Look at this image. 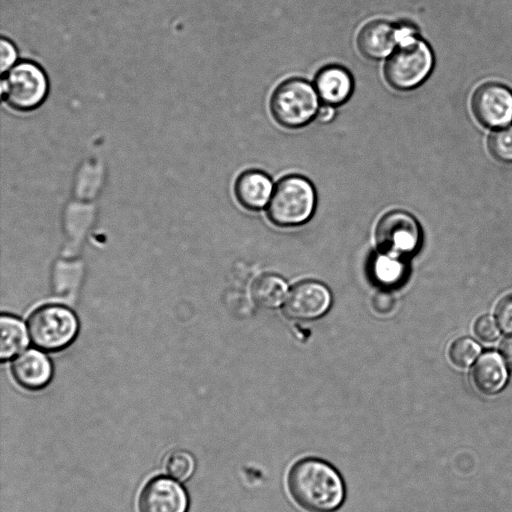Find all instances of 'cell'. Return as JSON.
Listing matches in <instances>:
<instances>
[{"mask_svg": "<svg viewBox=\"0 0 512 512\" xmlns=\"http://www.w3.org/2000/svg\"><path fill=\"white\" fill-rule=\"evenodd\" d=\"M287 489L295 504L306 512H337L346 500L341 473L318 457H304L291 466Z\"/></svg>", "mask_w": 512, "mask_h": 512, "instance_id": "6da1fadb", "label": "cell"}, {"mask_svg": "<svg viewBox=\"0 0 512 512\" xmlns=\"http://www.w3.org/2000/svg\"><path fill=\"white\" fill-rule=\"evenodd\" d=\"M400 42L384 65L387 84L397 91L419 87L429 77L434 66V55L429 44L419 37L415 26L399 23Z\"/></svg>", "mask_w": 512, "mask_h": 512, "instance_id": "7a4b0ae2", "label": "cell"}, {"mask_svg": "<svg viewBox=\"0 0 512 512\" xmlns=\"http://www.w3.org/2000/svg\"><path fill=\"white\" fill-rule=\"evenodd\" d=\"M49 94L44 68L31 59L18 60L1 77V100L12 111L30 113L40 108Z\"/></svg>", "mask_w": 512, "mask_h": 512, "instance_id": "3957f363", "label": "cell"}, {"mask_svg": "<svg viewBox=\"0 0 512 512\" xmlns=\"http://www.w3.org/2000/svg\"><path fill=\"white\" fill-rule=\"evenodd\" d=\"M316 191L304 176L291 174L276 184L267 215L270 221L280 227H292L307 222L316 207Z\"/></svg>", "mask_w": 512, "mask_h": 512, "instance_id": "277c9868", "label": "cell"}, {"mask_svg": "<svg viewBox=\"0 0 512 512\" xmlns=\"http://www.w3.org/2000/svg\"><path fill=\"white\" fill-rule=\"evenodd\" d=\"M27 333L32 344L46 352L67 348L76 338L79 323L68 307L46 303L35 308L26 321Z\"/></svg>", "mask_w": 512, "mask_h": 512, "instance_id": "5b68a950", "label": "cell"}, {"mask_svg": "<svg viewBox=\"0 0 512 512\" xmlns=\"http://www.w3.org/2000/svg\"><path fill=\"white\" fill-rule=\"evenodd\" d=\"M319 96L313 84L302 78L281 82L270 98V112L282 127L297 129L308 125L317 117Z\"/></svg>", "mask_w": 512, "mask_h": 512, "instance_id": "8992f818", "label": "cell"}, {"mask_svg": "<svg viewBox=\"0 0 512 512\" xmlns=\"http://www.w3.org/2000/svg\"><path fill=\"white\" fill-rule=\"evenodd\" d=\"M375 239L381 253L405 259L419 247L420 228L412 215L402 210H393L379 220Z\"/></svg>", "mask_w": 512, "mask_h": 512, "instance_id": "52a82bcc", "label": "cell"}, {"mask_svg": "<svg viewBox=\"0 0 512 512\" xmlns=\"http://www.w3.org/2000/svg\"><path fill=\"white\" fill-rule=\"evenodd\" d=\"M472 112L488 128H502L512 121V91L497 82L480 85L473 93Z\"/></svg>", "mask_w": 512, "mask_h": 512, "instance_id": "ba28073f", "label": "cell"}, {"mask_svg": "<svg viewBox=\"0 0 512 512\" xmlns=\"http://www.w3.org/2000/svg\"><path fill=\"white\" fill-rule=\"evenodd\" d=\"M331 301V293L325 285L306 280L294 285L287 293L283 311L291 319L314 320L329 310Z\"/></svg>", "mask_w": 512, "mask_h": 512, "instance_id": "9c48e42d", "label": "cell"}, {"mask_svg": "<svg viewBox=\"0 0 512 512\" xmlns=\"http://www.w3.org/2000/svg\"><path fill=\"white\" fill-rule=\"evenodd\" d=\"M138 508L139 512H187L188 497L176 481L156 477L142 489Z\"/></svg>", "mask_w": 512, "mask_h": 512, "instance_id": "30bf717a", "label": "cell"}, {"mask_svg": "<svg viewBox=\"0 0 512 512\" xmlns=\"http://www.w3.org/2000/svg\"><path fill=\"white\" fill-rule=\"evenodd\" d=\"M400 42V26L386 20H373L359 31L356 45L366 59L379 61L387 59Z\"/></svg>", "mask_w": 512, "mask_h": 512, "instance_id": "8fae6325", "label": "cell"}, {"mask_svg": "<svg viewBox=\"0 0 512 512\" xmlns=\"http://www.w3.org/2000/svg\"><path fill=\"white\" fill-rule=\"evenodd\" d=\"M10 373L21 388L38 391L50 383L53 367L50 360L40 351L27 350L12 361Z\"/></svg>", "mask_w": 512, "mask_h": 512, "instance_id": "7c38bea8", "label": "cell"}, {"mask_svg": "<svg viewBox=\"0 0 512 512\" xmlns=\"http://www.w3.org/2000/svg\"><path fill=\"white\" fill-rule=\"evenodd\" d=\"M313 85L320 100L334 107L347 102L354 90V80L349 70L336 64L321 68Z\"/></svg>", "mask_w": 512, "mask_h": 512, "instance_id": "4fadbf2b", "label": "cell"}, {"mask_svg": "<svg viewBox=\"0 0 512 512\" xmlns=\"http://www.w3.org/2000/svg\"><path fill=\"white\" fill-rule=\"evenodd\" d=\"M273 181L264 171L245 170L234 183V195L239 204L248 210H259L271 199Z\"/></svg>", "mask_w": 512, "mask_h": 512, "instance_id": "5bb4252c", "label": "cell"}, {"mask_svg": "<svg viewBox=\"0 0 512 512\" xmlns=\"http://www.w3.org/2000/svg\"><path fill=\"white\" fill-rule=\"evenodd\" d=\"M470 379L475 389L484 395L499 392L507 380L500 356L494 352L481 355L471 370Z\"/></svg>", "mask_w": 512, "mask_h": 512, "instance_id": "9a60e30c", "label": "cell"}, {"mask_svg": "<svg viewBox=\"0 0 512 512\" xmlns=\"http://www.w3.org/2000/svg\"><path fill=\"white\" fill-rule=\"evenodd\" d=\"M250 292L256 305L272 309L284 302L287 295V284L278 275L264 274L253 281Z\"/></svg>", "mask_w": 512, "mask_h": 512, "instance_id": "2e32d148", "label": "cell"}, {"mask_svg": "<svg viewBox=\"0 0 512 512\" xmlns=\"http://www.w3.org/2000/svg\"><path fill=\"white\" fill-rule=\"evenodd\" d=\"M0 331V359L5 362L25 348L28 333L21 320L10 314L1 315Z\"/></svg>", "mask_w": 512, "mask_h": 512, "instance_id": "e0dca14e", "label": "cell"}, {"mask_svg": "<svg viewBox=\"0 0 512 512\" xmlns=\"http://www.w3.org/2000/svg\"><path fill=\"white\" fill-rule=\"evenodd\" d=\"M371 274L379 285L391 288L402 282L406 267L403 259L380 253L371 263Z\"/></svg>", "mask_w": 512, "mask_h": 512, "instance_id": "ac0fdd59", "label": "cell"}, {"mask_svg": "<svg viewBox=\"0 0 512 512\" xmlns=\"http://www.w3.org/2000/svg\"><path fill=\"white\" fill-rule=\"evenodd\" d=\"M480 348L478 344L467 337L454 340L448 349V357L453 365L459 368L469 366L478 356Z\"/></svg>", "mask_w": 512, "mask_h": 512, "instance_id": "d6986e66", "label": "cell"}, {"mask_svg": "<svg viewBox=\"0 0 512 512\" xmlns=\"http://www.w3.org/2000/svg\"><path fill=\"white\" fill-rule=\"evenodd\" d=\"M490 154L501 162H512V126L498 128L488 138Z\"/></svg>", "mask_w": 512, "mask_h": 512, "instance_id": "ffe728a7", "label": "cell"}, {"mask_svg": "<svg viewBox=\"0 0 512 512\" xmlns=\"http://www.w3.org/2000/svg\"><path fill=\"white\" fill-rule=\"evenodd\" d=\"M166 472L179 481L187 480L194 470V459L186 451L172 452L165 463Z\"/></svg>", "mask_w": 512, "mask_h": 512, "instance_id": "44dd1931", "label": "cell"}, {"mask_svg": "<svg viewBox=\"0 0 512 512\" xmlns=\"http://www.w3.org/2000/svg\"><path fill=\"white\" fill-rule=\"evenodd\" d=\"M473 331L476 337L483 342H493L499 337V330L492 317L488 315L480 316L473 325Z\"/></svg>", "mask_w": 512, "mask_h": 512, "instance_id": "7402d4cb", "label": "cell"}, {"mask_svg": "<svg viewBox=\"0 0 512 512\" xmlns=\"http://www.w3.org/2000/svg\"><path fill=\"white\" fill-rule=\"evenodd\" d=\"M495 318L500 329L512 333V294L503 297L495 309Z\"/></svg>", "mask_w": 512, "mask_h": 512, "instance_id": "603a6c76", "label": "cell"}, {"mask_svg": "<svg viewBox=\"0 0 512 512\" xmlns=\"http://www.w3.org/2000/svg\"><path fill=\"white\" fill-rule=\"evenodd\" d=\"M0 57V68L2 74L9 70L18 61L17 48L15 44L4 36L0 40Z\"/></svg>", "mask_w": 512, "mask_h": 512, "instance_id": "cb8c5ba5", "label": "cell"}, {"mask_svg": "<svg viewBox=\"0 0 512 512\" xmlns=\"http://www.w3.org/2000/svg\"><path fill=\"white\" fill-rule=\"evenodd\" d=\"M394 298L387 292H379L375 294L372 300L375 311L381 314H387L392 311L394 307Z\"/></svg>", "mask_w": 512, "mask_h": 512, "instance_id": "d4e9b609", "label": "cell"}, {"mask_svg": "<svg viewBox=\"0 0 512 512\" xmlns=\"http://www.w3.org/2000/svg\"><path fill=\"white\" fill-rule=\"evenodd\" d=\"M335 116V107L324 104L320 106L318 113H317V119L323 123L330 122Z\"/></svg>", "mask_w": 512, "mask_h": 512, "instance_id": "484cf974", "label": "cell"}, {"mask_svg": "<svg viewBox=\"0 0 512 512\" xmlns=\"http://www.w3.org/2000/svg\"><path fill=\"white\" fill-rule=\"evenodd\" d=\"M501 353L506 365L512 371V336L501 344Z\"/></svg>", "mask_w": 512, "mask_h": 512, "instance_id": "4316f807", "label": "cell"}]
</instances>
